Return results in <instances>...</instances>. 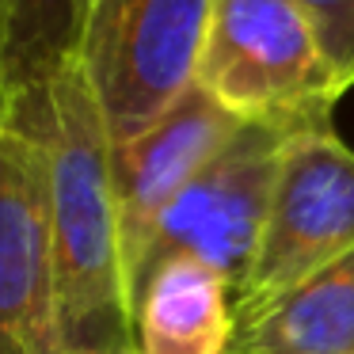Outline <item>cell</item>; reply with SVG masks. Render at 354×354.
I'll return each mask as SVG.
<instances>
[{"mask_svg": "<svg viewBox=\"0 0 354 354\" xmlns=\"http://www.w3.org/2000/svg\"><path fill=\"white\" fill-rule=\"evenodd\" d=\"M236 130V118L221 103L209 100L198 84H191L145 133L122 141V145H111V179H115L118 236H122L130 301L160 214L221 153V145Z\"/></svg>", "mask_w": 354, "mask_h": 354, "instance_id": "obj_7", "label": "cell"}, {"mask_svg": "<svg viewBox=\"0 0 354 354\" xmlns=\"http://www.w3.org/2000/svg\"><path fill=\"white\" fill-rule=\"evenodd\" d=\"M39 130L50 183L57 324L65 354L133 351V301L118 236L111 133L80 62H65L39 100H8Z\"/></svg>", "mask_w": 354, "mask_h": 354, "instance_id": "obj_1", "label": "cell"}, {"mask_svg": "<svg viewBox=\"0 0 354 354\" xmlns=\"http://www.w3.org/2000/svg\"><path fill=\"white\" fill-rule=\"evenodd\" d=\"M225 354H255V351H232V346H229V351H225Z\"/></svg>", "mask_w": 354, "mask_h": 354, "instance_id": "obj_13", "label": "cell"}, {"mask_svg": "<svg viewBox=\"0 0 354 354\" xmlns=\"http://www.w3.org/2000/svg\"><path fill=\"white\" fill-rule=\"evenodd\" d=\"M335 77L354 88V0H297Z\"/></svg>", "mask_w": 354, "mask_h": 354, "instance_id": "obj_11", "label": "cell"}, {"mask_svg": "<svg viewBox=\"0 0 354 354\" xmlns=\"http://www.w3.org/2000/svg\"><path fill=\"white\" fill-rule=\"evenodd\" d=\"M214 0H92L77 62L111 145L145 133L198 73Z\"/></svg>", "mask_w": 354, "mask_h": 354, "instance_id": "obj_3", "label": "cell"}, {"mask_svg": "<svg viewBox=\"0 0 354 354\" xmlns=\"http://www.w3.org/2000/svg\"><path fill=\"white\" fill-rule=\"evenodd\" d=\"M232 351L354 354V248L232 331Z\"/></svg>", "mask_w": 354, "mask_h": 354, "instance_id": "obj_9", "label": "cell"}, {"mask_svg": "<svg viewBox=\"0 0 354 354\" xmlns=\"http://www.w3.org/2000/svg\"><path fill=\"white\" fill-rule=\"evenodd\" d=\"M290 138L293 130H282V126L240 122V130L221 145V153L160 214L149 252L141 259L133 293H138L141 278L171 255L202 259L236 293L252 267L270 194H274L282 149Z\"/></svg>", "mask_w": 354, "mask_h": 354, "instance_id": "obj_5", "label": "cell"}, {"mask_svg": "<svg viewBox=\"0 0 354 354\" xmlns=\"http://www.w3.org/2000/svg\"><path fill=\"white\" fill-rule=\"evenodd\" d=\"M194 84L236 122L331 126L346 84L297 0H214Z\"/></svg>", "mask_w": 354, "mask_h": 354, "instance_id": "obj_2", "label": "cell"}, {"mask_svg": "<svg viewBox=\"0 0 354 354\" xmlns=\"http://www.w3.org/2000/svg\"><path fill=\"white\" fill-rule=\"evenodd\" d=\"M0 354H65L46 149L12 103L0 111Z\"/></svg>", "mask_w": 354, "mask_h": 354, "instance_id": "obj_6", "label": "cell"}, {"mask_svg": "<svg viewBox=\"0 0 354 354\" xmlns=\"http://www.w3.org/2000/svg\"><path fill=\"white\" fill-rule=\"evenodd\" d=\"M354 248V149L331 126L297 130L282 149L274 194L232 320H252Z\"/></svg>", "mask_w": 354, "mask_h": 354, "instance_id": "obj_4", "label": "cell"}, {"mask_svg": "<svg viewBox=\"0 0 354 354\" xmlns=\"http://www.w3.org/2000/svg\"><path fill=\"white\" fill-rule=\"evenodd\" d=\"M92 0H4L8 100H39L54 73L77 57Z\"/></svg>", "mask_w": 354, "mask_h": 354, "instance_id": "obj_10", "label": "cell"}, {"mask_svg": "<svg viewBox=\"0 0 354 354\" xmlns=\"http://www.w3.org/2000/svg\"><path fill=\"white\" fill-rule=\"evenodd\" d=\"M126 354H138V351H126Z\"/></svg>", "mask_w": 354, "mask_h": 354, "instance_id": "obj_14", "label": "cell"}, {"mask_svg": "<svg viewBox=\"0 0 354 354\" xmlns=\"http://www.w3.org/2000/svg\"><path fill=\"white\" fill-rule=\"evenodd\" d=\"M232 331L229 282L194 255L160 259L133 293L138 354H225Z\"/></svg>", "mask_w": 354, "mask_h": 354, "instance_id": "obj_8", "label": "cell"}, {"mask_svg": "<svg viewBox=\"0 0 354 354\" xmlns=\"http://www.w3.org/2000/svg\"><path fill=\"white\" fill-rule=\"evenodd\" d=\"M8 107V12L0 0V111Z\"/></svg>", "mask_w": 354, "mask_h": 354, "instance_id": "obj_12", "label": "cell"}]
</instances>
